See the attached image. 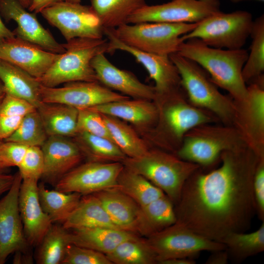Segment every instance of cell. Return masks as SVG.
I'll list each match as a JSON object with an SVG mask.
<instances>
[{
  "label": "cell",
  "instance_id": "24",
  "mask_svg": "<svg viewBox=\"0 0 264 264\" xmlns=\"http://www.w3.org/2000/svg\"><path fill=\"white\" fill-rule=\"evenodd\" d=\"M100 200L113 224L118 228L136 233L140 207L117 188L93 194Z\"/></svg>",
  "mask_w": 264,
  "mask_h": 264
},
{
  "label": "cell",
  "instance_id": "18",
  "mask_svg": "<svg viewBox=\"0 0 264 264\" xmlns=\"http://www.w3.org/2000/svg\"><path fill=\"white\" fill-rule=\"evenodd\" d=\"M35 13L26 11L19 0H0V16L6 22L13 20L17 27L13 31L15 37L30 42L48 51L63 54V44L58 43L51 33L37 20Z\"/></svg>",
  "mask_w": 264,
  "mask_h": 264
},
{
  "label": "cell",
  "instance_id": "39",
  "mask_svg": "<svg viewBox=\"0 0 264 264\" xmlns=\"http://www.w3.org/2000/svg\"><path fill=\"white\" fill-rule=\"evenodd\" d=\"M48 137L36 110L24 116L18 128L4 141L15 142L28 147H41Z\"/></svg>",
  "mask_w": 264,
  "mask_h": 264
},
{
  "label": "cell",
  "instance_id": "27",
  "mask_svg": "<svg viewBox=\"0 0 264 264\" xmlns=\"http://www.w3.org/2000/svg\"><path fill=\"white\" fill-rule=\"evenodd\" d=\"M175 206L165 195L140 207L136 233L147 238L176 222Z\"/></svg>",
  "mask_w": 264,
  "mask_h": 264
},
{
  "label": "cell",
  "instance_id": "7",
  "mask_svg": "<svg viewBox=\"0 0 264 264\" xmlns=\"http://www.w3.org/2000/svg\"><path fill=\"white\" fill-rule=\"evenodd\" d=\"M214 124L199 125L189 131L175 154L203 168L215 163L223 152L246 146L233 126Z\"/></svg>",
  "mask_w": 264,
  "mask_h": 264
},
{
  "label": "cell",
  "instance_id": "50",
  "mask_svg": "<svg viewBox=\"0 0 264 264\" xmlns=\"http://www.w3.org/2000/svg\"><path fill=\"white\" fill-rule=\"evenodd\" d=\"M13 264H32L33 257L29 251L27 252L17 251L14 253Z\"/></svg>",
  "mask_w": 264,
  "mask_h": 264
},
{
  "label": "cell",
  "instance_id": "21",
  "mask_svg": "<svg viewBox=\"0 0 264 264\" xmlns=\"http://www.w3.org/2000/svg\"><path fill=\"white\" fill-rule=\"evenodd\" d=\"M38 181L22 179L19 206L25 239L30 247H37L52 224L42 209L38 193Z\"/></svg>",
  "mask_w": 264,
  "mask_h": 264
},
{
  "label": "cell",
  "instance_id": "44",
  "mask_svg": "<svg viewBox=\"0 0 264 264\" xmlns=\"http://www.w3.org/2000/svg\"><path fill=\"white\" fill-rule=\"evenodd\" d=\"M36 110L28 101L5 94L0 106V116H24Z\"/></svg>",
  "mask_w": 264,
  "mask_h": 264
},
{
  "label": "cell",
  "instance_id": "19",
  "mask_svg": "<svg viewBox=\"0 0 264 264\" xmlns=\"http://www.w3.org/2000/svg\"><path fill=\"white\" fill-rule=\"evenodd\" d=\"M41 148L44 162L41 178L54 186L84 158L75 142L67 137L48 136Z\"/></svg>",
  "mask_w": 264,
  "mask_h": 264
},
{
  "label": "cell",
  "instance_id": "29",
  "mask_svg": "<svg viewBox=\"0 0 264 264\" xmlns=\"http://www.w3.org/2000/svg\"><path fill=\"white\" fill-rule=\"evenodd\" d=\"M62 225L68 230L94 227L119 229L112 222L100 200L93 194L82 196L78 204Z\"/></svg>",
  "mask_w": 264,
  "mask_h": 264
},
{
  "label": "cell",
  "instance_id": "41",
  "mask_svg": "<svg viewBox=\"0 0 264 264\" xmlns=\"http://www.w3.org/2000/svg\"><path fill=\"white\" fill-rule=\"evenodd\" d=\"M61 264H112L106 254L70 243Z\"/></svg>",
  "mask_w": 264,
  "mask_h": 264
},
{
  "label": "cell",
  "instance_id": "31",
  "mask_svg": "<svg viewBox=\"0 0 264 264\" xmlns=\"http://www.w3.org/2000/svg\"><path fill=\"white\" fill-rule=\"evenodd\" d=\"M72 138L89 161L122 163L127 157L110 139L84 132L77 133Z\"/></svg>",
  "mask_w": 264,
  "mask_h": 264
},
{
  "label": "cell",
  "instance_id": "10",
  "mask_svg": "<svg viewBox=\"0 0 264 264\" xmlns=\"http://www.w3.org/2000/svg\"><path fill=\"white\" fill-rule=\"evenodd\" d=\"M246 97L234 101L231 126L245 145L260 158H264V74L247 86Z\"/></svg>",
  "mask_w": 264,
  "mask_h": 264
},
{
  "label": "cell",
  "instance_id": "20",
  "mask_svg": "<svg viewBox=\"0 0 264 264\" xmlns=\"http://www.w3.org/2000/svg\"><path fill=\"white\" fill-rule=\"evenodd\" d=\"M61 54L16 37L0 44V59L16 65L36 79L41 77Z\"/></svg>",
  "mask_w": 264,
  "mask_h": 264
},
{
  "label": "cell",
  "instance_id": "9",
  "mask_svg": "<svg viewBox=\"0 0 264 264\" xmlns=\"http://www.w3.org/2000/svg\"><path fill=\"white\" fill-rule=\"evenodd\" d=\"M253 23L252 14L248 11H220L197 23L192 31L181 37L183 41L197 38L214 48L239 49L250 36Z\"/></svg>",
  "mask_w": 264,
  "mask_h": 264
},
{
  "label": "cell",
  "instance_id": "32",
  "mask_svg": "<svg viewBox=\"0 0 264 264\" xmlns=\"http://www.w3.org/2000/svg\"><path fill=\"white\" fill-rule=\"evenodd\" d=\"M91 7L105 28L127 23L129 17L145 6V0H90Z\"/></svg>",
  "mask_w": 264,
  "mask_h": 264
},
{
  "label": "cell",
  "instance_id": "1",
  "mask_svg": "<svg viewBox=\"0 0 264 264\" xmlns=\"http://www.w3.org/2000/svg\"><path fill=\"white\" fill-rule=\"evenodd\" d=\"M260 159L245 146L223 152L215 169L199 167L174 205L176 221L220 242L230 233L246 232L256 215L252 181Z\"/></svg>",
  "mask_w": 264,
  "mask_h": 264
},
{
  "label": "cell",
  "instance_id": "30",
  "mask_svg": "<svg viewBox=\"0 0 264 264\" xmlns=\"http://www.w3.org/2000/svg\"><path fill=\"white\" fill-rule=\"evenodd\" d=\"M38 193L41 207L52 223L62 224L75 209L82 196L78 193L50 190L43 183L38 184Z\"/></svg>",
  "mask_w": 264,
  "mask_h": 264
},
{
  "label": "cell",
  "instance_id": "55",
  "mask_svg": "<svg viewBox=\"0 0 264 264\" xmlns=\"http://www.w3.org/2000/svg\"><path fill=\"white\" fill-rule=\"evenodd\" d=\"M230 1L233 2V3H238L240 2H243L245 1H250V0H255V1H258L261 2H264V0H228Z\"/></svg>",
  "mask_w": 264,
  "mask_h": 264
},
{
  "label": "cell",
  "instance_id": "52",
  "mask_svg": "<svg viewBox=\"0 0 264 264\" xmlns=\"http://www.w3.org/2000/svg\"><path fill=\"white\" fill-rule=\"evenodd\" d=\"M196 262L190 258H176L161 262L160 264H195Z\"/></svg>",
  "mask_w": 264,
  "mask_h": 264
},
{
  "label": "cell",
  "instance_id": "6",
  "mask_svg": "<svg viewBox=\"0 0 264 264\" xmlns=\"http://www.w3.org/2000/svg\"><path fill=\"white\" fill-rule=\"evenodd\" d=\"M169 57L177 68L181 87L188 100L213 113L223 125L231 126L233 99L221 93L207 72L194 61L177 53L170 54Z\"/></svg>",
  "mask_w": 264,
  "mask_h": 264
},
{
  "label": "cell",
  "instance_id": "33",
  "mask_svg": "<svg viewBox=\"0 0 264 264\" xmlns=\"http://www.w3.org/2000/svg\"><path fill=\"white\" fill-rule=\"evenodd\" d=\"M221 242L225 246L229 260L239 263L264 251V221L251 233L234 232L225 236Z\"/></svg>",
  "mask_w": 264,
  "mask_h": 264
},
{
  "label": "cell",
  "instance_id": "45",
  "mask_svg": "<svg viewBox=\"0 0 264 264\" xmlns=\"http://www.w3.org/2000/svg\"><path fill=\"white\" fill-rule=\"evenodd\" d=\"M256 215L264 221V159H260L256 166L252 181Z\"/></svg>",
  "mask_w": 264,
  "mask_h": 264
},
{
  "label": "cell",
  "instance_id": "12",
  "mask_svg": "<svg viewBox=\"0 0 264 264\" xmlns=\"http://www.w3.org/2000/svg\"><path fill=\"white\" fill-rule=\"evenodd\" d=\"M40 13L60 31L66 42L78 38L100 39L105 36V28L90 5L64 0L44 8Z\"/></svg>",
  "mask_w": 264,
  "mask_h": 264
},
{
  "label": "cell",
  "instance_id": "58",
  "mask_svg": "<svg viewBox=\"0 0 264 264\" xmlns=\"http://www.w3.org/2000/svg\"><path fill=\"white\" fill-rule=\"evenodd\" d=\"M4 96L0 97V104H1V101H2V99H3V97H4ZM1 142H2V141H0V143Z\"/></svg>",
  "mask_w": 264,
  "mask_h": 264
},
{
  "label": "cell",
  "instance_id": "14",
  "mask_svg": "<svg viewBox=\"0 0 264 264\" xmlns=\"http://www.w3.org/2000/svg\"><path fill=\"white\" fill-rule=\"evenodd\" d=\"M123 168L121 162L88 161L64 176L55 188L65 193L74 192L82 195L116 188L118 177Z\"/></svg>",
  "mask_w": 264,
  "mask_h": 264
},
{
  "label": "cell",
  "instance_id": "47",
  "mask_svg": "<svg viewBox=\"0 0 264 264\" xmlns=\"http://www.w3.org/2000/svg\"><path fill=\"white\" fill-rule=\"evenodd\" d=\"M212 254L208 258L206 264H226L229 261V256L225 249L211 252Z\"/></svg>",
  "mask_w": 264,
  "mask_h": 264
},
{
  "label": "cell",
  "instance_id": "4",
  "mask_svg": "<svg viewBox=\"0 0 264 264\" xmlns=\"http://www.w3.org/2000/svg\"><path fill=\"white\" fill-rule=\"evenodd\" d=\"M161 189L174 205L178 201L183 187L189 176L200 166L183 160L176 154L160 149L150 150L122 162Z\"/></svg>",
  "mask_w": 264,
  "mask_h": 264
},
{
  "label": "cell",
  "instance_id": "51",
  "mask_svg": "<svg viewBox=\"0 0 264 264\" xmlns=\"http://www.w3.org/2000/svg\"><path fill=\"white\" fill-rule=\"evenodd\" d=\"M15 37L13 31L8 29L2 22L0 16V44Z\"/></svg>",
  "mask_w": 264,
  "mask_h": 264
},
{
  "label": "cell",
  "instance_id": "17",
  "mask_svg": "<svg viewBox=\"0 0 264 264\" xmlns=\"http://www.w3.org/2000/svg\"><path fill=\"white\" fill-rule=\"evenodd\" d=\"M104 35L109 42V53L118 50L127 52L145 67L150 78L154 82L155 97L181 88L178 71L169 56L148 53L126 45L119 40L109 28H105Z\"/></svg>",
  "mask_w": 264,
  "mask_h": 264
},
{
  "label": "cell",
  "instance_id": "5",
  "mask_svg": "<svg viewBox=\"0 0 264 264\" xmlns=\"http://www.w3.org/2000/svg\"><path fill=\"white\" fill-rule=\"evenodd\" d=\"M63 45L66 51L41 77L37 79L40 84L54 88L71 82L98 81L91 62L98 54L109 53L108 39L78 38Z\"/></svg>",
  "mask_w": 264,
  "mask_h": 264
},
{
  "label": "cell",
  "instance_id": "46",
  "mask_svg": "<svg viewBox=\"0 0 264 264\" xmlns=\"http://www.w3.org/2000/svg\"><path fill=\"white\" fill-rule=\"evenodd\" d=\"M23 116H0V141L12 135L18 128Z\"/></svg>",
  "mask_w": 264,
  "mask_h": 264
},
{
  "label": "cell",
  "instance_id": "2",
  "mask_svg": "<svg viewBox=\"0 0 264 264\" xmlns=\"http://www.w3.org/2000/svg\"><path fill=\"white\" fill-rule=\"evenodd\" d=\"M198 64L218 87L227 91L234 101L247 96V85L242 70L248 56L247 50H230L209 46L197 38L184 41L177 52Z\"/></svg>",
  "mask_w": 264,
  "mask_h": 264
},
{
  "label": "cell",
  "instance_id": "53",
  "mask_svg": "<svg viewBox=\"0 0 264 264\" xmlns=\"http://www.w3.org/2000/svg\"><path fill=\"white\" fill-rule=\"evenodd\" d=\"M19 1L24 8L28 9L33 2V0H19Z\"/></svg>",
  "mask_w": 264,
  "mask_h": 264
},
{
  "label": "cell",
  "instance_id": "57",
  "mask_svg": "<svg viewBox=\"0 0 264 264\" xmlns=\"http://www.w3.org/2000/svg\"><path fill=\"white\" fill-rule=\"evenodd\" d=\"M6 169H4L0 167V174L5 173Z\"/></svg>",
  "mask_w": 264,
  "mask_h": 264
},
{
  "label": "cell",
  "instance_id": "42",
  "mask_svg": "<svg viewBox=\"0 0 264 264\" xmlns=\"http://www.w3.org/2000/svg\"><path fill=\"white\" fill-rule=\"evenodd\" d=\"M44 167V156L41 148L31 146L28 147L18 167L22 179L38 181L43 175Z\"/></svg>",
  "mask_w": 264,
  "mask_h": 264
},
{
  "label": "cell",
  "instance_id": "34",
  "mask_svg": "<svg viewBox=\"0 0 264 264\" xmlns=\"http://www.w3.org/2000/svg\"><path fill=\"white\" fill-rule=\"evenodd\" d=\"M116 188L140 207L165 195L161 189L145 177L124 166L118 177Z\"/></svg>",
  "mask_w": 264,
  "mask_h": 264
},
{
  "label": "cell",
  "instance_id": "15",
  "mask_svg": "<svg viewBox=\"0 0 264 264\" xmlns=\"http://www.w3.org/2000/svg\"><path fill=\"white\" fill-rule=\"evenodd\" d=\"M40 93L43 102L65 104L78 110L130 98L98 81L71 82L60 88L46 87L41 85Z\"/></svg>",
  "mask_w": 264,
  "mask_h": 264
},
{
  "label": "cell",
  "instance_id": "49",
  "mask_svg": "<svg viewBox=\"0 0 264 264\" xmlns=\"http://www.w3.org/2000/svg\"><path fill=\"white\" fill-rule=\"evenodd\" d=\"M14 177V175L0 174V197L10 189L13 183Z\"/></svg>",
  "mask_w": 264,
  "mask_h": 264
},
{
  "label": "cell",
  "instance_id": "28",
  "mask_svg": "<svg viewBox=\"0 0 264 264\" xmlns=\"http://www.w3.org/2000/svg\"><path fill=\"white\" fill-rule=\"evenodd\" d=\"M37 110L48 136L72 138L76 134L78 109L63 104L42 102Z\"/></svg>",
  "mask_w": 264,
  "mask_h": 264
},
{
  "label": "cell",
  "instance_id": "25",
  "mask_svg": "<svg viewBox=\"0 0 264 264\" xmlns=\"http://www.w3.org/2000/svg\"><path fill=\"white\" fill-rule=\"evenodd\" d=\"M71 230L72 231L70 232V243L106 255L123 242L137 237L132 232L105 227H86Z\"/></svg>",
  "mask_w": 264,
  "mask_h": 264
},
{
  "label": "cell",
  "instance_id": "23",
  "mask_svg": "<svg viewBox=\"0 0 264 264\" xmlns=\"http://www.w3.org/2000/svg\"><path fill=\"white\" fill-rule=\"evenodd\" d=\"M100 113L111 116L140 127L156 124L158 111L156 104L151 100L130 98L111 102L94 107Z\"/></svg>",
  "mask_w": 264,
  "mask_h": 264
},
{
  "label": "cell",
  "instance_id": "36",
  "mask_svg": "<svg viewBox=\"0 0 264 264\" xmlns=\"http://www.w3.org/2000/svg\"><path fill=\"white\" fill-rule=\"evenodd\" d=\"M70 242V232L63 225H51L39 244L35 260L38 264H61Z\"/></svg>",
  "mask_w": 264,
  "mask_h": 264
},
{
  "label": "cell",
  "instance_id": "3",
  "mask_svg": "<svg viewBox=\"0 0 264 264\" xmlns=\"http://www.w3.org/2000/svg\"><path fill=\"white\" fill-rule=\"evenodd\" d=\"M153 101L158 111L156 122L158 142L160 146L174 154L191 130L203 124L219 122L211 112L192 104L181 87L168 94L157 96Z\"/></svg>",
  "mask_w": 264,
  "mask_h": 264
},
{
  "label": "cell",
  "instance_id": "16",
  "mask_svg": "<svg viewBox=\"0 0 264 264\" xmlns=\"http://www.w3.org/2000/svg\"><path fill=\"white\" fill-rule=\"evenodd\" d=\"M13 183L0 199V264H4L10 255L17 251H29L20 216L19 197L22 178L15 175Z\"/></svg>",
  "mask_w": 264,
  "mask_h": 264
},
{
  "label": "cell",
  "instance_id": "8",
  "mask_svg": "<svg viewBox=\"0 0 264 264\" xmlns=\"http://www.w3.org/2000/svg\"><path fill=\"white\" fill-rule=\"evenodd\" d=\"M197 24L141 22L125 23L109 29L126 45L144 52L169 56L177 52L184 42L181 37L192 31Z\"/></svg>",
  "mask_w": 264,
  "mask_h": 264
},
{
  "label": "cell",
  "instance_id": "35",
  "mask_svg": "<svg viewBox=\"0 0 264 264\" xmlns=\"http://www.w3.org/2000/svg\"><path fill=\"white\" fill-rule=\"evenodd\" d=\"M102 115L111 140L127 157H137L149 150L146 143L131 126L117 118Z\"/></svg>",
  "mask_w": 264,
  "mask_h": 264
},
{
  "label": "cell",
  "instance_id": "26",
  "mask_svg": "<svg viewBox=\"0 0 264 264\" xmlns=\"http://www.w3.org/2000/svg\"><path fill=\"white\" fill-rule=\"evenodd\" d=\"M0 79L7 94L25 100L36 109L43 102L41 97V84L20 67L0 59Z\"/></svg>",
  "mask_w": 264,
  "mask_h": 264
},
{
  "label": "cell",
  "instance_id": "11",
  "mask_svg": "<svg viewBox=\"0 0 264 264\" xmlns=\"http://www.w3.org/2000/svg\"><path fill=\"white\" fill-rule=\"evenodd\" d=\"M147 240L156 255L157 264L176 258L193 259L202 251L225 249L222 242L210 240L177 221Z\"/></svg>",
  "mask_w": 264,
  "mask_h": 264
},
{
  "label": "cell",
  "instance_id": "37",
  "mask_svg": "<svg viewBox=\"0 0 264 264\" xmlns=\"http://www.w3.org/2000/svg\"><path fill=\"white\" fill-rule=\"evenodd\" d=\"M106 256L112 264H157L156 255L147 239L138 236L123 242Z\"/></svg>",
  "mask_w": 264,
  "mask_h": 264
},
{
  "label": "cell",
  "instance_id": "48",
  "mask_svg": "<svg viewBox=\"0 0 264 264\" xmlns=\"http://www.w3.org/2000/svg\"><path fill=\"white\" fill-rule=\"evenodd\" d=\"M64 0H33L28 10L34 13H40L44 8L59 1Z\"/></svg>",
  "mask_w": 264,
  "mask_h": 264
},
{
  "label": "cell",
  "instance_id": "43",
  "mask_svg": "<svg viewBox=\"0 0 264 264\" xmlns=\"http://www.w3.org/2000/svg\"><path fill=\"white\" fill-rule=\"evenodd\" d=\"M28 146L19 143L4 141L0 143V167L7 169L18 167L22 161Z\"/></svg>",
  "mask_w": 264,
  "mask_h": 264
},
{
  "label": "cell",
  "instance_id": "54",
  "mask_svg": "<svg viewBox=\"0 0 264 264\" xmlns=\"http://www.w3.org/2000/svg\"><path fill=\"white\" fill-rule=\"evenodd\" d=\"M5 90L3 84L0 79V97L5 95Z\"/></svg>",
  "mask_w": 264,
  "mask_h": 264
},
{
  "label": "cell",
  "instance_id": "13",
  "mask_svg": "<svg viewBox=\"0 0 264 264\" xmlns=\"http://www.w3.org/2000/svg\"><path fill=\"white\" fill-rule=\"evenodd\" d=\"M219 0H172L161 4H146L127 21L141 22L198 23L220 11Z\"/></svg>",
  "mask_w": 264,
  "mask_h": 264
},
{
  "label": "cell",
  "instance_id": "40",
  "mask_svg": "<svg viewBox=\"0 0 264 264\" xmlns=\"http://www.w3.org/2000/svg\"><path fill=\"white\" fill-rule=\"evenodd\" d=\"M82 132L112 140L102 114L92 108L78 110L76 133Z\"/></svg>",
  "mask_w": 264,
  "mask_h": 264
},
{
  "label": "cell",
  "instance_id": "38",
  "mask_svg": "<svg viewBox=\"0 0 264 264\" xmlns=\"http://www.w3.org/2000/svg\"><path fill=\"white\" fill-rule=\"evenodd\" d=\"M250 36L252 39L250 53L242 70L243 79L249 84L263 74L264 71V15L253 21Z\"/></svg>",
  "mask_w": 264,
  "mask_h": 264
},
{
  "label": "cell",
  "instance_id": "56",
  "mask_svg": "<svg viewBox=\"0 0 264 264\" xmlns=\"http://www.w3.org/2000/svg\"><path fill=\"white\" fill-rule=\"evenodd\" d=\"M65 1L72 3H81V0H64Z\"/></svg>",
  "mask_w": 264,
  "mask_h": 264
},
{
  "label": "cell",
  "instance_id": "22",
  "mask_svg": "<svg viewBox=\"0 0 264 264\" xmlns=\"http://www.w3.org/2000/svg\"><path fill=\"white\" fill-rule=\"evenodd\" d=\"M91 64L98 81L110 89L133 99L154 100L156 93L154 86L142 83L132 72L115 66L107 59L105 53L96 55Z\"/></svg>",
  "mask_w": 264,
  "mask_h": 264
}]
</instances>
